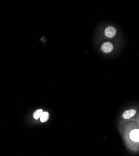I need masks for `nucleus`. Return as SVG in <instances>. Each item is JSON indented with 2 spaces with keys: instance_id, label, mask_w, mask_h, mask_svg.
Returning a JSON list of instances; mask_svg holds the SVG:
<instances>
[{
  "instance_id": "obj_1",
  "label": "nucleus",
  "mask_w": 139,
  "mask_h": 156,
  "mask_svg": "<svg viewBox=\"0 0 139 156\" xmlns=\"http://www.w3.org/2000/svg\"><path fill=\"white\" fill-rule=\"evenodd\" d=\"M105 35L108 38H113L116 35V29L113 26H108L105 30Z\"/></svg>"
},
{
  "instance_id": "obj_2",
  "label": "nucleus",
  "mask_w": 139,
  "mask_h": 156,
  "mask_svg": "<svg viewBox=\"0 0 139 156\" xmlns=\"http://www.w3.org/2000/svg\"><path fill=\"white\" fill-rule=\"evenodd\" d=\"M113 44L110 42H105L102 46V50L105 53H108L113 50Z\"/></svg>"
},
{
  "instance_id": "obj_3",
  "label": "nucleus",
  "mask_w": 139,
  "mask_h": 156,
  "mask_svg": "<svg viewBox=\"0 0 139 156\" xmlns=\"http://www.w3.org/2000/svg\"><path fill=\"white\" fill-rule=\"evenodd\" d=\"M130 138L132 140L136 142H139V130L135 129L132 130L131 132L130 133Z\"/></svg>"
},
{
  "instance_id": "obj_4",
  "label": "nucleus",
  "mask_w": 139,
  "mask_h": 156,
  "mask_svg": "<svg viewBox=\"0 0 139 156\" xmlns=\"http://www.w3.org/2000/svg\"><path fill=\"white\" fill-rule=\"evenodd\" d=\"M136 114V110L135 109H129V110H126L123 113V117L124 119H129L130 117H133Z\"/></svg>"
},
{
  "instance_id": "obj_5",
  "label": "nucleus",
  "mask_w": 139,
  "mask_h": 156,
  "mask_svg": "<svg viewBox=\"0 0 139 156\" xmlns=\"http://www.w3.org/2000/svg\"><path fill=\"white\" fill-rule=\"evenodd\" d=\"M43 111L42 109H38V110H36V111L33 113V117L35 119H38L40 118L41 116L43 114Z\"/></svg>"
},
{
  "instance_id": "obj_6",
  "label": "nucleus",
  "mask_w": 139,
  "mask_h": 156,
  "mask_svg": "<svg viewBox=\"0 0 139 156\" xmlns=\"http://www.w3.org/2000/svg\"><path fill=\"white\" fill-rule=\"evenodd\" d=\"M48 118H49V114L48 112H43L40 117V120L42 122H46L48 119Z\"/></svg>"
}]
</instances>
